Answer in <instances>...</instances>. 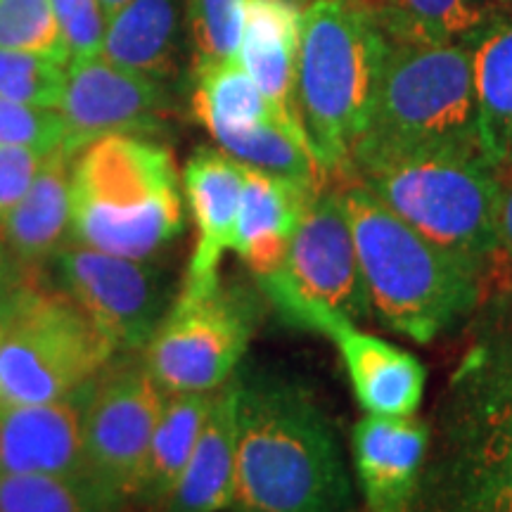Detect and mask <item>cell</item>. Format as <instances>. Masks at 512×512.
Returning <instances> with one entry per match:
<instances>
[{
    "instance_id": "obj_6",
    "label": "cell",
    "mask_w": 512,
    "mask_h": 512,
    "mask_svg": "<svg viewBox=\"0 0 512 512\" xmlns=\"http://www.w3.org/2000/svg\"><path fill=\"white\" fill-rule=\"evenodd\" d=\"M382 31L368 0L304 8L294 100L323 174L342 178L373 110Z\"/></svg>"
},
{
    "instance_id": "obj_5",
    "label": "cell",
    "mask_w": 512,
    "mask_h": 512,
    "mask_svg": "<svg viewBox=\"0 0 512 512\" xmlns=\"http://www.w3.org/2000/svg\"><path fill=\"white\" fill-rule=\"evenodd\" d=\"M185 228L174 155L147 136H105L74 157L69 242L155 259Z\"/></svg>"
},
{
    "instance_id": "obj_34",
    "label": "cell",
    "mask_w": 512,
    "mask_h": 512,
    "mask_svg": "<svg viewBox=\"0 0 512 512\" xmlns=\"http://www.w3.org/2000/svg\"><path fill=\"white\" fill-rule=\"evenodd\" d=\"M46 157L48 152L38 150V147L0 145V223L27 195Z\"/></svg>"
},
{
    "instance_id": "obj_36",
    "label": "cell",
    "mask_w": 512,
    "mask_h": 512,
    "mask_svg": "<svg viewBox=\"0 0 512 512\" xmlns=\"http://www.w3.org/2000/svg\"><path fill=\"white\" fill-rule=\"evenodd\" d=\"M22 275H24V268L12 259L8 247H5L3 240H0V292L12 290V287L22 280Z\"/></svg>"
},
{
    "instance_id": "obj_19",
    "label": "cell",
    "mask_w": 512,
    "mask_h": 512,
    "mask_svg": "<svg viewBox=\"0 0 512 512\" xmlns=\"http://www.w3.org/2000/svg\"><path fill=\"white\" fill-rule=\"evenodd\" d=\"M238 377L214 392L209 415L162 512H226L235 501Z\"/></svg>"
},
{
    "instance_id": "obj_7",
    "label": "cell",
    "mask_w": 512,
    "mask_h": 512,
    "mask_svg": "<svg viewBox=\"0 0 512 512\" xmlns=\"http://www.w3.org/2000/svg\"><path fill=\"white\" fill-rule=\"evenodd\" d=\"M354 178L422 238L489 271L496 252V169L482 155L382 159Z\"/></svg>"
},
{
    "instance_id": "obj_13",
    "label": "cell",
    "mask_w": 512,
    "mask_h": 512,
    "mask_svg": "<svg viewBox=\"0 0 512 512\" xmlns=\"http://www.w3.org/2000/svg\"><path fill=\"white\" fill-rule=\"evenodd\" d=\"M57 114L64 126L62 147L79 155L105 136H155L171 114V95L164 81L98 55L67 64Z\"/></svg>"
},
{
    "instance_id": "obj_22",
    "label": "cell",
    "mask_w": 512,
    "mask_h": 512,
    "mask_svg": "<svg viewBox=\"0 0 512 512\" xmlns=\"http://www.w3.org/2000/svg\"><path fill=\"white\" fill-rule=\"evenodd\" d=\"M100 55L128 72L164 83L174 79L181 62L178 0H128L107 19Z\"/></svg>"
},
{
    "instance_id": "obj_30",
    "label": "cell",
    "mask_w": 512,
    "mask_h": 512,
    "mask_svg": "<svg viewBox=\"0 0 512 512\" xmlns=\"http://www.w3.org/2000/svg\"><path fill=\"white\" fill-rule=\"evenodd\" d=\"M67 64L46 55L0 50V95L22 105L57 110Z\"/></svg>"
},
{
    "instance_id": "obj_21",
    "label": "cell",
    "mask_w": 512,
    "mask_h": 512,
    "mask_svg": "<svg viewBox=\"0 0 512 512\" xmlns=\"http://www.w3.org/2000/svg\"><path fill=\"white\" fill-rule=\"evenodd\" d=\"M304 10L294 0H245L238 62L268 100L299 119L294 100Z\"/></svg>"
},
{
    "instance_id": "obj_16",
    "label": "cell",
    "mask_w": 512,
    "mask_h": 512,
    "mask_svg": "<svg viewBox=\"0 0 512 512\" xmlns=\"http://www.w3.org/2000/svg\"><path fill=\"white\" fill-rule=\"evenodd\" d=\"M88 384L50 403L0 406V472L88 479L83 448Z\"/></svg>"
},
{
    "instance_id": "obj_29",
    "label": "cell",
    "mask_w": 512,
    "mask_h": 512,
    "mask_svg": "<svg viewBox=\"0 0 512 512\" xmlns=\"http://www.w3.org/2000/svg\"><path fill=\"white\" fill-rule=\"evenodd\" d=\"M0 50H22L69 64L50 0H0Z\"/></svg>"
},
{
    "instance_id": "obj_28",
    "label": "cell",
    "mask_w": 512,
    "mask_h": 512,
    "mask_svg": "<svg viewBox=\"0 0 512 512\" xmlns=\"http://www.w3.org/2000/svg\"><path fill=\"white\" fill-rule=\"evenodd\" d=\"M0 512H117L91 479L0 472Z\"/></svg>"
},
{
    "instance_id": "obj_33",
    "label": "cell",
    "mask_w": 512,
    "mask_h": 512,
    "mask_svg": "<svg viewBox=\"0 0 512 512\" xmlns=\"http://www.w3.org/2000/svg\"><path fill=\"white\" fill-rule=\"evenodd\" d=\"M50 5L67 43L69 62L98 57L107 31V17L100 0H50Z\"/></svg>"
},
{
    "instance_id": "obj_38",
    "label": "cell",
    "mask_w": 512,
    "mask_h": 512,
    "mask_svg": "<svg viewBox=\"0 0 512 512\" xmlns=\"http://www.w3.org/2000/svg\"><path fill=\"white\" fill-rule=\"evenodd\" d=\"M17 285H19V283H17ZM17 285L12 287V290L0 292V339H3L5 328H8V318H10V311H12V299H15Z\"/></svg>"
},
{
    "instance_id": "obj_40",
    "label": "cell",
    "mask_w": 512,
    "mask_h": 512,
    "mask_svg": "<svg viewBox=\"0 0 512 512\" xmlns=\"http://www.w3.org/2000/svg\"><path fill=\"white\" fill-rule=\"evenodd\" d=\"M294 3H297V5H299V8H302V10H304V8H309V5H311V3H316V0H294Z\"/></svg>"
},
{
    "instance_id": "obj_15",
    "label": "cell",
    "mask_w": 512,
    "mask_h": 512,
    "mask_svg": "<svg viewBox=\"0 0 512 512\" xmlns=\"http://www.w3.org/2000/svg\"><path fill=\"white\" fill-rule=\"evenodd\" d=\"M245 164L221 147H200L183 166V192L195 221V247L185 268L181 297H200L221 283V261L235 247V223Z\"/></svg>"
},
{
    "instance_id": "obj_26",
    "label": "cell",
    "mask_w": 512,
    "mask_h": 512,
    "mask_svg": "<svg viewBox=\"0 0 512 512\" xmlns=\"http://www.w3.org/2000/svg\"><path fill=\"white\" fill-rule=\"evenodd\" d=\"M211 138L226 155L249 169L290 178L313 190H320L330 181L313 155L309 138L280 121H261L245 128L221 131Z\"/></svg>"
},
{
    "instance_id": "obj_31",
    "label": "cell",
    "mask_w": 512,
    "mask_h": 512,
    "mask_svg": "<svg viewBox=\"0 0 512 512\" xmlns=\"http://www.w3.org/2000/svg\"><path fill=\"white\" fill-rule=\"evenodd\" d=\"M195 64L235 60L245 27V0H188Z\"/></svg>"
},
{
    "instance_id": "obj_10",
    "label": "cell",
    "mask_w": 512,
    "mask_h": 512,
    "mask_svg": "<svg viewBox=\"0 0 512 512\" xmlns=\"http://www.w3.org/2000/svg\"><path fill=\"white\" fill-rule=\"evenodd\" d=\"M166 394L140 351L114 358L88 384L83 448L88 479L119 510L136 501L152 432Z\"/></svg>"
},
{
    "instance_id": "obj_20",
    "label": "cell",
    "mask_w": 512,
    "mask_h": 512,
    "mask_svg": "<svg viewBox=\"0 0 512 512\" xmlns=\"http://www.w3.org/2000/svg\"><path fill=\"white\" fill-rule=\"evenodd\" d=\"M74 157L67 147L48 152L27 195L0 223V240L24 271H38L69 242Z\"/></svg>"
},
{
    "instance_id": "obj_9",
    "label": "cell",
    "mask_w": 512,
    "mask_h": 512,
    "mask_svg": "<svg viewBox=\"0 0 512 512\" xmlns=\"http://www.w3.org/2000/svg\"><path fill=\"white\" fill-rule=\"evenodd\" d=\"M252 332V302L219 283L200 297L178 294L140 356L164 394L214 392L233 380Z\"/></svg>"
},
{
    "instance_id": "obj_39",
    "label": "cell",
    "mask_w": 512,
    "mask_h": 512,
    "mask_svg": "<svg viewBox=\"0 0 512 512\" xmlns=\"http://www.w3.org/2000/svg\"><path fill=\"white\" fill-rule=\"evenodd\" d=\"M126 3H128V0H100V5H102V10H105L107 19H110L114 12H119L121 8H124Z\"/></svg>"
},
{
    "instance_id": "obj_11",
    "label": "cell",
    "mask_w": 512,
    "mask_h": 512,
    "mask_svg": "<svg viewBox=\"0 0 512 512\" xmlns=\"http://www.w3.org/2000/svg\"><path fill=\"white\" fill-rule=\"evenodd\" d=\"M287 325L323 335L347 368L356 401L370 415H415L427 387V370L411 351L358 328L356 320L294 292L278 275L259 280Z\"/></svg>"
},
{
    "instance_id": "obj_27",
    "label": "cell",
    "mask_w": 512,
    "mask_h": 512,
    "mask_svg": "<svg viewBox=\"0 0 512 512\" xmlns=\"http://www.w3.org/2000/svg\"><path fill=\"white\" fill-rule=\"evenodd\" d=\"M384 36L418 43H465L482 31L484 19L467 0H368Z\"/></svg>"
},
{
    "instance_id": "obj_35",
    "label": "cell",
    "mask_w": 512,
    "mask_h": 512,
    "mask_svg": "<svg viewBox=\"0 0 512 512\" xmlns=\"http://www.w3.org/2000/svg\"><path fill=\"white\" fill-rule=\"evenodd\" d=\"M496 183V252L489 287L512 283V162L498 166Z\"/></svg>"
},
{
    "instance_id": "obj_24",
    "label": "cell",
    "mask_w": 512,
    "mask_h": 512,
    "mask_svg": "<svg viewBox=\"0 0 512 512\" xmlns=\"http://www.w3.org/2000/svg\"><path fill=\"white\" fill-rule=\"evenodd\" d=\"M192 114L211 136L221 131H233V128L261 124V121H280V124L304 133L302 121L290 117L273 100H268L238 62V57L195 64Z\"/></svg>"
},
{
    "instance_id": "obj_3",
    "label": "cell",
    "mask_w": 512,
    "mask_h": 512,
    "mask_svg": "<svg viewBox=\"0 0 512 512\" xmlns=\"http://www.w3.org/2000/svg\"><path fill=\"white\" fill-rule=\"evenodd\" d=\"M337 183L380 323L418 344L465 328L484 302L489 271L422 238L354 178Z\"/></svg>"
},
{
    "instance_id": "obj_1",
    "label": "cell",
    "mask_w": 512,
    "mask_h": 512,
    "mask_svg": "<svg viewBox=\"0 0 512 512\" xmlns=\"http://www.w3.org/2000/svg\"><path fill=\"white\" fill-rule=\"evenodd\" d=\"M465 328L406 512H512V283L489 287Z\"/></svg>"
},
{
    "instance_id": "obj_17",
    "label": "cell",
    "mask_w": 512,
    "mask_h": 512,
    "mask_svg": "<svg viewBox=\"0 0 512 512\" xmlns=\"http://www.w3.org/2000/svg\"><path fill=\"white\" fill-rule=\"evenodd\" d=\"M430 425L415 415L366 413L351 432V456L368 512H406L418 489Z\"/></svg>"
},
{
    "instance_id": "obj_37",
    "label": "cell",
    "mask_w": 512,
    "mask_h": 512,
    "mask_svg": "<svg viewBox=\"0 0 512 512\" xmlns=\"http://www.w3.org/2000/svg\"><path fill=\"white\" fill-rule=\"evenodd\" d=\"M479 12V17L484 22H491V19L501 17V15H510L512 12V0H467Z\"/></svg>"
},
{
    "instance_id": "obj_25",
    "label": "cell",
    "mask_w": 512,
    "mask_h": 512,
    "mask_svg": "<svg viewBox=\"0 0 512 512\" xmlns=\"http://www.w3.org/2000/svg\"><path fill=\"white\" fill-rule=\"evenodd\" d=\"M216 392V389H214ZM214 392L166 394L140 477L136 501L162 505L188 463L207 420Z\"/></svg>"
},
{
    "instance_id": "obj_12",
    "label": "cell",
    "mask_w": 512,
    "mask_h": 512,
    "mask_svg": "<svg viewBox=\"0 0 512 512\" xmlns=\"http://www.w3.org/2000/svg\"><path fill=\"white\" fill-rule=\"evenodd\" d=\"M50 261L60 290L110 339L117 354L143 351L174 304L169 280L155 259H128L67 242Z\"/></svg>"
},
{
    "instance_id": "obj_4",
    "label": "cell",
    "mask_w": 512,
    "mask_h": 512,
    "mask_svg": "<svg viewBox=\"0 0 512 512\" xmlns=\"http://www.w3.org/2000/svg\"><path fill=\"white\" fill-rule=\"evenodd\" d=\"M420 155H482L472 48L382 34L373 110L344 176L363 164Z\"/></svg>"
},
{
    "instance_id": "obj_8",
    "label": "cell",
    "mask_w": 512,
    "mask_h": 512,
    "mask_svg": "<svg viewBox=\"0 0 512 512\" xmlns=\"http://www.w3.org/2000/svg\"><path fill=\"white\" fill-rule=\"evenodd\" d=\"M114 347L60 287L36 271L19 280L0 339V406L50 403L88 384Z\"/></svg>"
},
{
    "instance_id": "obj_32",
    "label": "cell",
    "mask_w": 512,
    "mask_h": 512,
    "mask_svg": "<svg viewBox=\"0 0 512 512\" xmlns=\"http://www.w3.org/2000/svg\"><path fill=\"white\" fill-rule=\"evenodd\" d=\"M62 143L64 126L57 110L22 105L0 95V145H29L50 152Z\"/></svg>"
},
{
    "instance_id": "obj_23",
    "label": "cell",
    "mask_w": 512,
    "mask_h": 512,
    "mask_svg": "<svg viewBox=\"0 0 512 512\" xmlns=\"http://www.w3.org/2000/svg\"><path fill=\"white\" fill-rule=\"evenodd\" d=\"M470 48L479 147L498 169L512 162V12L486 22Z\"/></svg>"
},
{
    "instance_id": "obj_14",
    "label": "cell",
    "mask_w": 512,
    "mask_h": 512,
    "mask_svg": "<svg viewBox=\"0 0 512 512\" xmlns=\"http://www.w3.org/2000/svg\"><path fill=\"white\" fill-rule=\"evenodd\" d=\"M273 275L302 297L356 323L373 316L339 183L328 181L313 195L287 247L283 268Z\"/></svg>"
},
{
    "instance_id": "obj_2",
    "label": "cell",
    "mask_w": 512,
    "mask_h": 512,
    "mask_svg": "<svg viewBox=\"0 0 512 512\" xmlns=\"http://www.w3.org/2000/svg\"><path fill=\"white\" fill-rule=\"evenodd\" d=\"M233 510H351L342 444L309 389L264 373L238 377Z\"/></svg>"
},
{
    "instance_id": "obj_18",
    "label": "cell",
    "mask_w": 512,
    "mask_h": 512,
    "mask_svg": "<svg viewBox=\"0 0 512 512\" xmlns=\"http://www.w3.org/2000/svg\"><path fill=\"white\" fill-rule=\"evenodd\" d=\"M318 190L245 166L235 223V247L242 264L264 280L283 268L287 247Z\"/></svg>"
}]
</instances>
